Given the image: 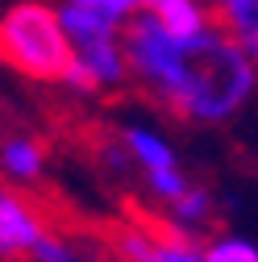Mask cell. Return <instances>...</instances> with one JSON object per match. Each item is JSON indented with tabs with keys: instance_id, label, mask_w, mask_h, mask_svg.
Instances as JSON below:
<instances>
[{
	"instance_id": "1",
	"label": "cell",
	"mask_w": 258,
	"mask_h": 262,
	"mask_svg": "<svg viewBox=\"0 0 258 262\" xmlns=\"http://www.w3.org/2000/svg\"><path fill=\"white\" fill-rule=\"evenodd\" d=\"M121 42L129 54V75L183 121L221 125L238 117L258 92V67L221 25L200 38H171L142 13L125 25Z\"/></svg>"
},
{
	"instance_id": "2",
	"label": "cell",
	"mask_w": 258,
	"mask_h": 262,
	"mask_svg": "<svg viewBox=\"0 0 258 262\" xmlns=\"http://www.w3.org/2000/svg\"><path fill=\"white\" fill-rule=\"evenodd\" d=\"M75 58V46L62 34L58 5L46 0H17L0 13V62L25 79L62 83Z\"/></svg>"
},
{
	"instance_id": "3",
	"label": "cell",
	"mask_w": 258,
	"mask_h": 262,
	"mask_svg": "<svg viewBox=\"0 0 258 262\" xmlns=\"http://www.w3.org/2000/svg\"><path fill=\"white\" fill-rule=\"evenodd\" d=\"M121 146L129 150L134 167L142 171V179H146V187L158 204L171 208L175 200H183L191 191V179L183 175L179 154H175V146L163 129H154L146 121H129V125H121Z\"/></svg>"
},
{
	"instance_id": "4",
	"label": "cell",
	"mask_w": 258,
	"mask_h": 262,
	"mask_svg": "<svg viewBox=\"0 0 258 262\" xmlns=\"http://www.w3.org/2000/svg\"><path fill=\"white\" fill-rule=\"evenodd\" d=\"M50 237L46 216L21 191L0 187V258H34V250Z\"/></svg>"
},
{
	"instance_id": "5",
	"label": "cell",
	"mask_w": 258,
	"mask_h": 262,
	"mask_svg": "<svg viewBox=\"0 0 258 262\" xmlns=\"http://www.w3.org/2000/svg\"><path fill=\"white\" fill-rule=\"evenodd\" d=\"M142 13L154 17L171 38H200L212 29V9L204 0H142Z\"/></svg>"
},
{
	"instance_id": "6",
	"label": "cell",
	"mask_w": 258,
	"mask_h": 262,
	"mask_svg": "<svg viewBox=\"0 0 258 262\" xmlns=\"http://www.w3.org/2000/svg\"><path fill=\"white\" fill-rule=\"evenodd\" d=\"M75 62L88 71V79H92L96 92H113V88H121L125 79H134V75H129V54H125V42H121V38L75 50Z\"/></svg>"
},
{
	"instance_id": "7",
	"label": "cell",
	"mask_w": 258,
	"mask_h": 262,
	"mask_svg": "<svg viewBox=\"0 0 258 262\" xmlns=\"http://www.w3.org/2000/svg\"><path fill=\"white\" fill-rule=\"evenodd\" d=\"M46 171V146L29 134H13L0 142V179H9L13 187L38 183Z\"/></svg>"
},
{
	"instance_id": "8",
	"label": "cell",
	"mask_w": 258,
	"mask_h": 262,
	"mask_svg": "<svg viewBox=\"0 0 258 262\" xmlns=\"http://www.w3.org/2000/svg\"><path fill=\"white\" fill-rule=\"evenodd\" d=\"M208 9L217 13V25L258 67V0H208Z\"/></svg>"
},
{
	"instance_id": "9",
	"label": "cell",
	"mask_w": 258,
	"mask_h": 262,
	"mask_svg": "<svg viewBox=\"0 0 258 262\" xmlns=\"http://www.w3.org/2000/svg\"><path fill=\"white\" fill-rule=\"evenodd\" d=\"M58 21H62V34H67V42H71L75 50L96 46V42H113V38L125 34V29H117L113 21L96 17V13L79 9V5H58Z\"/></svg>"
},
{
	"instance_id": "10",
	"label": "cell",
	"mask_w": 258,
	"mask_h": 262,
	"mask_svg": "<svg viewBox=\"0 0 258 262\" xmlns=\"http://www.w3.org/2000/svg\"><path fill=\"white\" fill-rule=\"evenodd\" d=\"M158 246V225L146 221H125L113 229V254L117 262H150Z\"/></svg>"
},
{
	"instance_id": "11",
	"label": "cell",
	"mask_w": 258,
	"mask_h": 262,
	"mask_svg": "<svg viewBox=\"0 0 258 262\" xmlns=\"http://www.w3.org/2000/svg\"><path fill=\"white\" fill-rule=\"evenodd\" d=\"M208 221H212V191L196 187V183H191V191L183 195V200H175L167 208V225L179 229V233H187V237H196Z\"/></svg>"
},
{
	"instance_id": "12",
	"label": "cell",
	"mask_w": 258,
	"mask_h": 262,
	"mask_svg": "<svg viewBox=\"0 0 258 262\" xmlns=\"http://www.w3.org/2000/svg\"><path fill=\"white\" fill-rule=\"evenodd\" d=\"M150 262H204V250L191 242L187 233H179V229L158 225V246H154Z\"/></svg>"
},
{
	"instance_id": "13",
	"label": "cell",
	"mask_w": 258,
	"mask_h": 262,
	"mask_svg": "<svg viewBox=\"0 0 258 262\" xmlns=\"http://www.w3.org/2000/svg\"><path fill=\"white\" fill-rule=\"evenodd\" d=\"M29 262H100L83 242H75V237H67V233H50L38 250H34V258Z\"/></svg>"
},
{
	"instance_id": "14",
	"label": "cell",
	"mask_w": 258,
	"mask_h": 262,
	"mask_svg": "<svg viewBox=\"0 0 258 262\" xmlns=\"http://www.w3.org/2000/svg\"><path fill=\"white\" fill-rule=\"evenodd\" d=\"M204 262H258V246L238 233H221L204 246Z\"/></svg>"
},
{
	"instance_id": "15",
	"label": "cell",
	"mask_w": 258,
	"mask_h": 262,
	"mask_svg": "<svg viewBox=\"0 0 258 262\" xmlns=\"http://www.w3.org/2000/svg\"><path fill=\"white\" fill-rule=\"evenodd\" d=\"M62 5H79V9H88L96 17L113 21L117 29H125L134 17H142V0H62Z\"/></svg>"
}]
</instances>
